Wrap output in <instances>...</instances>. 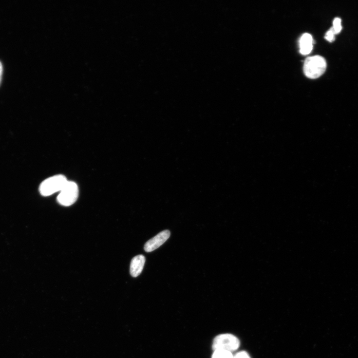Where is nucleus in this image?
Wrapping results in <instances>:
<instances>
[{"label": "nucleus", "mask_w": 358, "mask_h": 358, "mask_svg": "<svg viewBox=\"0 0 358 358\" xmlns=\"http://www.w3.org/2000/svg\"><path fill=\"white\" fill-rule=\"evenodd\" d=\"M68 180L62 175H56L44 180L40 185L39 192L43 196H49L60 192Z\"/></svg>", "instance_id": "obj_2"}, {"label": "nucleus", "mask_w": 358, "mask_h": 358, "mask_svg": "<svg viewBox=\"0 0 358 358\" xmlns=\"http://www.w3.org/2000/svg\"><path fill=\"white\" fill-rule=\"evenodd\" d=\"M240 341L231 334H222L215 338L212 347L213 351L225 350L232 352L238 349Z\"/></svg>", "instance_id": "obj_3"}, {"label": "nucleus", "mask_w": 358, "mask_h": 358, "mask_svg": "<svg viewBox=\"0 0 358 358\" xmlns=\"http://www.w3.org/2000/svg\"><path fill=\"white\" fill-rule=\"evenodd\" d=\"M170 232L164 230L151 238L145 245V250L147 252H152L163 245L170 237Z\"/></svg>", "instance_id": "obj_5"}, {"label": "nucleus", "mask_w": 358, "mask_h": 358, "mask_svg": "<svg viewBox=\"0 0 358 358\" xmlns=\"http://www.w3.org/2000/svg\"><path fill=\"white\" fill-rule=\"evenodd\" d=\"M3 75V65L1 61H0V84H1L2 77Z\"/></svg>", "instance_id": "obj_12"}, {"label": "nucleus", "mask_w": 358, "mask_h": 358, "mask_svg": "<svg viewBox=\"0 0 358 358\" xmlns=\"http://www.w3.org/2000/svg\"><path fill=\"white\" fill-rule=\"evenodd\" d=\"M332 28L334 32H335L336 35L340 33L342 30L341 19L339 18H337L334 19L333 22V27Z\"/></svg>", "instance_id": "obj_9"}, {"label": "nucleus", "mask_w": 358, "mask_h": 358, "mask_svg": "<svg viewBox=\"0 0 358 358\" xmlns=\"http://www.w3.org/2000/svg\"><path fill=\"white\" fill-rule=\"evenodd\" d=\"M300 53L302 55H308L313 49V38L311 35L306 33L300 39Z\"/></svg>", "instance_id": "obj_7"}, {"label": "nucleus", "mask_w": 358, "mask_h": 358, "mask_svg": "<svg viewBox=\"0 0 358 358\" xmlns=\"http://www.w3.org/2000/svg\"><path fill=\"white\" fill-rule=\"evenodd\" d=\"M146 262V258L142 255L134 257L131 261L130 273L133 277H137L141 273Z\"/></svg>", "instance_id": "obj_6"}, {"label": "nucleus", "mask_w": 358, "mask_h": 358, "mask_svg": "<svg viewBox=\"0 0 358 358\" xmlns=\"http://www.w3.org/2000/svg\"><path fill=\"white\" fill-rule=\"evenodd\" d=\"M336 34L333 30L332 28H331L326 33L325 38L329 42H332L335 40V36Z\"/></svg>", "instance_id": "obj_10"}, {"label": "nucleus", "mask_w": 358, "mask_h": 358, "mask_svg": "<svg viewBox=\"0 0 358 358\" xmlns=\"http://www.w3.org/2000/svg\"><path fill=\"white\" fill-rule=\"evenodd\" d=\"M233 358H251L249 354L245 351H241L237 353Z\"/></svg>", "instance_id": "obj_11"}, {"label": "nucleus", "mask_w": 358, "mask_h": 358, "mask_svg": "<svg viewBox=\"0 0 358 358\" xmlns=\"http://www.w3.org/2000/svg\"><path fill=\"white\" fill-rule=\"evenodd\" d=\"M232 353L225 350H216L211 356V358H233Z\"/></svg>", "instance_id": "obj_8"}, {"label": "nucleus", "mask_w": 358, "mask_h": 358, "mask_svg": "<svg viewBox=\"0 0 358 358\" xmlns=\"http://www.w3.org/2000/svg\"><path fill=\"white\" fill-rule=\"evenodd\" d=\"M326 67V61L323 57L320 56L309 57L304 63V74L308 78L317 79L323 75Z\"/></svg>", "instance_id": "obj_1"}, {"label": "nucleus", "mask_w": 358, "mask_h": 358, "mask_svg": "<svg viewBox=\"0 0 358 358\" xmlns=\"http://www.w3.org/2000/svg\"><path fill=\"white\" fill-rule=\"evenodd\" d=\"M79 195L77 185L71 181H67L57 197V201L61 205L68 207L73 205L77 201Z\"/></svg>", "instance_id": "obj_4"}]
</instances>
